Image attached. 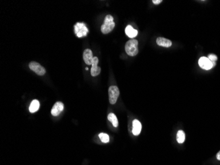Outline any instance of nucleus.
Here are the masks:
<instances>
[{
  "label": "nucleus",
  "mask_w": 220,
  "mask_h": 165,
  "mask_svg": "<svg viewBox=\"0 0 220 165\" xmlns=\"http://www.w3.org/2000/svg\"><path fill=\"white\" fill-rule=\"evenodd\" d=\"M115 26L113 17L110 15H107L101 27V31L103 34H108L113 30Z\"/></svg>",
  "instance_id": "obj_1"
},
{
  "label": "nucleus",
  "mask_w": 220,
  "mask_h": 165,
  "mask_svg": "<svg viewBox=\"0 0 220 165\" xmlns=\"http://www.w3.org/2000/svg\"><path fill=\"white\" fill-rule=\"evenodd\" d=\"M125 52L129 56H135L139 52L138 49V41L136 39H130L127 42L125 46Z\"/></svg>",
  "instance_id": "obj_2"
},
{
  "label": "nucleus",
  "mask_w": 220,
  "mask_h": 165,
  "mask_svg": "<svg viewBox=\"0 0 220 165\" xmlns=\"http://www.w3.org/2000/svg\"><path fill=\"white\" fill-rule=\"evenodd\" d=\"M74 28L76 35L79 38L86 36L88 33V29L84 23H76Z\"/></svg>",
  "instance_id": "obj_3"
},
{
  "label": "nucleus",
  "mask_w": 220,
  "mask_h": 165,
  "mask_svg": "<svg viewBox=\"0 0 220 165\" xmlns=\"http://www.w3.org/2000/svg\"><path fill=\"white\" fill-rule=\"evenodd\" d=\"M109 101L110 104L114 105L117 102V100L119 96V90L117 86H111L108 90Z\"/></svg>",
  "instance_id": "obj_4"
},
{
  "label": "nucleus",
  "mask_w": 220,
  "mask_h": 165,
  "mask_svg": "<svg viewBox=\"0 0 220 165\" xmlns=\"http://www.w3.org/2000/svg\"><path fill=\"white\" fill-rule=\"evenodd\" d=\"M29 67L32 71L35 72L37 75L42 76L46 73V69L44 67H42L40 63L35 62H32L29 63Z\"/></svg>",
  "instance_id": "obj_5"
},
{
  "label": "nucleus",
  "mask_w": 220,
  "mask_h": 165,
  "mask_svg": "<svg viewBox=\"0 0 220 165\" xmlns=\"http://www.w3.org/2000/svg\"><path fill=\"white\" fill-rule=\"evenodd\" d=\"M198 64L202 69H206V70H209L213 67L212 62L208 58L206 57H201L198 60Z\"/></svg>",
  "instance_id": "obj_6"
},
{
  "label": "nucleus",
  "mask_w": 220,
  "mask_h": 165,
  "mask_svg": "<svg viewBox=\"0 0 220 165\" xmlns=\"http://www.w3.org/2000/svg\"><path fill=\"white\" fill-rule=\"evenodd\" d=\"M98 58L97 57H94L91 67V75L93 77L98 75L101 72L100 67L98 66Z\"/></svg>",
  "instance_id": "obj_7"
},
{
  "label": "nucleus",
  "mask_w": 220,
  "mask_h": 165,
  "mask_svg": "<svg viewBox=\"0 0 220 165\" xmlns=\"http://www.w3.org/2000/svg\"><path fill=\"white\" fill-rule=\"evenodd\" d=\"M63 104L61 102H55L54 105L52 109L51 110V113L54 116H58L60 114L63 110Z\"/></svg>",
  "instance_id": "obj_8"
},
{
  "label": "nucleus",
  "mask_w": 220,
  "mask_h": 165,
  "mask_svg": "<svg viewBox=\"0 0 220 165\" xmlns=\"http://www.w3.org/2000/svg\"><path fill=\"white\" fill-rule=\"evenodd\" d=\"M83 59H84V62L87 65H88V66H90V65H92L94 58H93L92 52L91 51V50L86 49L84 51Z\"/></svg>",
  "instance_id": "obj_9"
},
{
  "label": "nucleus",
  "mask_w": 220,
  "mask_h": 165,
  "mask_svg": "<svg viewBox=\"0 0 220 165\" xmlns=\"http://www.w3.org/2000/svg\"><path fill=\"white\" fill-rule=\"evenodd\" d=\"M142 125L138 120H135L132 121V133L135 136H139L141 132Z\"/></svg>",
  "instance_id": "obj_10"
},
{
  "label": "nucleus",
  "mask_w": 220,
  "mask_h": 165,
  "mask_svg": "<svg viewBox=\"0 0 220 165\" xmlns=\"http://www.w3.org/2000/svg\"><path fill=\"white\" fill-rule=\"evenodd\" d=\"M156 43L158 46L162 47L168 48L172 45V42L169 39H167L163 37H159L156 39Z\"/></svg>",
  "instance_id": "obj_11"
},
{
  "label": "nucleus",
  "mask_w": 220,
  "mask_h": 165,
  "mask_svg": "<svg viewBox=\"0 0 220 165\" xmlns=\"http://www.w3.org/2000/svg\"><path fill=\"white\" fill-rule=\"evenodd\" d=\"M125 33L129 38L132 39L137 36L138 31L136 29H133L131 25H128L125 29Z\"/></svg>",
  "instance_id": "obj_12"
},
{
  "label": "nucleus",
  "mask_w": 220,
  "mask_h": 165,
  "mask_svg": "<svg viewBox=\"0 0 220 165\" xmlns=\"http://www.w3.org/2000/svg\"><path fill=\"white\" fill-rule=\"evenodd\" d=\"M40 108V102L38 100H34L31 103V105L29 106V111L31 113L36 112L38 111Z\"/></svg>",
  "instance_id": "obj_13"
},
{
  "label": "nucleus",
  "mask_w": 220,
  "mask_h": 165,
  "mask_svg": "<svg viewBox=\"0 0 220 165\" xmlns=\"http://www.w3.org/2000/svg\"><path fill=\"white\" fill-rule=\"evenodd\" d=\"M107 118H108V120L111 121L115 128H117L119 124H118L117 118V117H116V116L114 114H113V113H110V114L108 115V116H107Z\"/></svg>",
  "instance_id": "obj_14"
},
{
  "label": "nucleus",
  "mask_w": 220,
  "mask_h": 165,
  "mask_svg": "<svg viewBox=\"0 0 220 165\" xmlns=\"http://www.w3.org/2000/svg\"><path fill=\"white\" fill-rule=\"evenodd\" d=\"M185 140V134L182 130H179L177 134V141L179 143H183Z\"/></svg>",
  "instance_id": "obj_15"
},
{
  "label": "nucleus",
  "mask_w": 220,
  "mask_h": 165,
  "mask_svg": "<svg viewBox=\"0 0 220 165\" xmlns=\"http://www.w3.org/2000/svg\"><path fill=\"white\" fill-rule=\"evenodd\" d=\"M99 137H100L101 141L104 143H107L110 141V137L106 133H100L99 134Z\"/></svg>",
  "instance_id": "obj_16"
},
{
  "label": "nucleus",
  "mask_w": 220,
  "mask_h": 165,
  "mask_svg": "<svg viewBox=\"0 0 220 165\" xmlns=\"http://www.w3.org/2000/svg\"><path fill=\"white\" fill-rule=\"evenodd\" d=\"M208 58L211 61V62H216V60L218 59V57L214 54H210L208 55Z\"/></svg>",
  "instance_id": "obj_17"
},
{
  "label": "nucleus",
  "mask_w": 220,
  "mask_h": 165,
  "mask_svg": "<svg viewBox=\"0 0 220 165\" xmlns=\"http://www.w3.org/2000/svg\"><path fill=\"white\" fill-rule=\"evenodd\" d=\"M152 2L155 5H158V4H159L162 2V0H152Z\"/></svg>",
  "instance_id": "obj_18"
},
{
  "label": "nucleus",
  "mask_w": 220,
  "mask_h": 165,
  "mask_svg": "<svg viewBox=\"0 0 220 165\" xmlns=\"http://www.w3.org/2000/svg\"><path fill=\"white\" fill-rule=\"evenodd\" d=\"M216 158H217V159H218V160H220V151L217 153V155H216Z\"/></svg>",
  "instance_id": "obj_19"
}]
</instances>
